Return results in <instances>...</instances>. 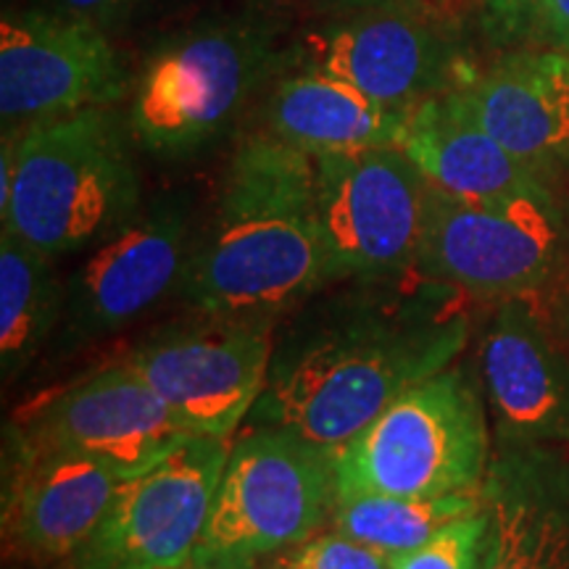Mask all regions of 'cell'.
I'll return each mask as SVG.
<instances>
[{
    "mask_svg": "<svg viewBox=\"0 0 569 569\" xmlns=\"http://www.w3.org/2000/svg\"><path fill=\"white\" fill-rule=\"evenodd\" d=\"M417 272L469 298H543L569 272L565 203H472L427 184Z\"/></svg>",
    "mask_w": 569,
    "mask_h": 569,
    "instance_id": "obj_7",
    "label": "cell"
},
{
    "mask_svg": "<svg viewBox=\"0 0 569 569\" xmlns=\"http://www.w3.org/2000/svg\"><path fill=\"white\" fill-rule=\"evenodd\" d=\"M401 148L432 188L461 201L561 203L557 190L482 130L451 92L411 111Z\"/></svg>",
    "mask_w": 569,
    "mask_h": 569,
    "instance_id": "obj_19",
    "label": "cell"
},
{
    "mask_svg": "<svg viewBox=\"0 0 569 569\" xmlns=\"http://www.w3.org/2000/svg\"><path fill=\"white\" fill-rule=\"evenodd\" d=\"M298 67L338 77L372 101L415 111L475 74L461 19L427 0L322 19L298 34Z\"/></svg>",
    "mask_w": 569,
    "mask_h": 569,
    "instance_id": "obj_8",
    "label": "cell"
},
{
    "mask_svg": "<svg viewBox=\"0 0 569 569\" xmlns=\"http://www.w3.org/2000/svg\"><path fill=\"white\" fill-rule=\"evenodd\" d=\"M411 111L382 106L338 77L296 67L269 84L264 132L309 156L401 148Z\"/></svg>",
    "mask_w": 569,
    "mask_h": 569,
    "instance_id": "obj_20",
    "label": "cell"
},
{
    "mask_svg": "<svg viewBox=\"0 0 569 569\" xmlns=\"http://www.w3.org/2000/svg\"><path fill=\"white\" fill-rule=\"evenodd\" d=\"M264 569H393L386 553L338 530H319L272 557Z\"/></svg>",
    "mask_w": 569,
    "mask_h": 569,
    "instance_id": "obj_25",
    "label": "cell"
},
{
    "mask_svg": "<svg viewBox=\"0 0 569 569\" xmlns=\"http://www.w3.org/2000/svg\"><path fill=\"white\" fill-rule=\"evenodd\" d=\"M336 501V453L280 427H251L230 443L190 567L253 569L325 530Z\"/></svg>",
    "mask_w": 569,
    "mask_h": 569,
    "instance_id": "obj_6",
    "label": "cell"
},
{
    "mask_svg": "<svg viewBox=\"0 0 569 569\" xmlns=\"http://www.w3.org/2000/svg\"><path fill=\"white\" fill-rule=\"evenodd\" d=\"M467 298L417 269L330 282L277 325L248 427L336 453L403 390L459 361L475 330Z\"/></svg>",
    "mask_w": 569,
    "mask_h": 569,
    "instance_id": "obj_1",
    "label": "cell"
},
{
    "mask_svg": "<svg viewBox=\"0 0 569 569\" xmlns=\"http://www.w3.org/2000/svg\"><path fill=\"white\" fill-rule=\"evenodd\" d=\"M543 303L546 315H549L553 330L561 338V343L567 346L569 351V272L561 277V280L553 284V288L543 298H538Z\"/></svg>",
    "mask_w": 569,
    "mask_h": 569,
    "instance_id": "obj_28",
    "label": "cell"
},
{
    "mask_svg": "<svg viewBox=\"0 0 569 569\" xmlns=\"http://www.w3.org/2000/svg\"><path fill=\"white\" fill-rule=\"evenodd\" d=\"M330 282L315 156L264 130L246 134L198 224L177 301L193 315L282 319Z\"/></svg>",
    "mask_w": 569,
    "mask_h": 569,
    "instance_id": "obj_2",
    "label": "cell"
},
{
    "mask_svg": "<svg viewBox=\"0 0 569 569\" xmlns=\"http://www.w3.org/2000/svg\"><path fill=\"white\" fill-rule=\"evenodd\" d=\"M277 317L193 315L127 348L124 361L193 436L230 440L267 386Z\"/></svg>",
    "mask_w": 569,
    "mask_h": 569,
    "instance_id": "obj_9",
    "label": "cell"
},
{
    "mask_svg": "<svg viewBox=\"0 0 569 569\" xmlns=\"http://www.w3.org/2000/svg\"><path fill=\"white\" fill-rule=\"evenodd\" d=\"M6 569H9V567H6ZM13 569H17V567H13Z\"/></svg>",
    "mask_w": 569,
    "mask_h": 569,
    "instance_id": "obj_32",
    "label": "cell"
},
{
    "mask_svg": "<svg viewBox=\"0 0 569 569\" xmlns=\"http://www.w3.org/2000/svg\"><path fill=\"white\" fill-rule=\"evenodd\" d=\"M480 509L478 493L453 496H388L348 493L338 496L330 528L359 540L369 549L401 557L427 543L448 522Z\"/></svg>",
    "mask_w": 569,
    "mask_h": 569,
    "instance_id": "obj_22",
    "label": "cell"
},
{
    "mask_svg": "<svg viewBox=\"0 0 569 569\" xmlns=\"http://www.w3.org/2000/svg\"><path fill=\"white\" fill-rule=\"evenodd\" d=\"M134 67L111 34L88 21L27 6L0 21L3 130L130 101Z\"/></svg>",
    "mask_w": 569,
    "mask_h": 569,
    "instance_id": "obj_12",
    "label": "cell"
},
{
    "mask_svg": "<svg viewBox=\"0 0 569 569\" xmlns=\"http://www.w3.org/2000/svg\"><path fill=\"white\" fill-rule=\"evenodd\" d=\"M230 440L193 436L119 490L88 546L61 569H188L209 525Z\"/></svg>",
    "mask_w": 569,
    "mask_h": 569,
    "instance_id": "obj_14",
    "label": "cell"
},
{
    "mask_svg": "<svg viewBox=\"0 0 569 569\" xmlns=\"http://www.w3.org/2000/svg\"><path fill=\"white\" fill-rule=\"evenodd\" d=\"M282 0H243L159 34L134 67L127 122L142 153L188 161L217 146L277 77L298 67Z\"/></svg>",
    "mask_w": 569,
    "mask_h": 569,
    "instance_id": "obj_3",
    "label": "cell"
},
{
    "mask_svg": "<svg viewBox=\"0 0 569 569\" xmlns=\"http://www.w3.org/2000/svg\"><path fill=\"white\" fill-rule=\"evenodd\" d=\"M198 234L188 190H167L142 203L130 222L84 251L67 277L59 343L63 353L117 336L180 293Z\"/></svg>",
    "mask_w": 569,
    "mask_h": 569,
    "instance_id": "obj_10",
    "label": "cell"
},
{
    "mask_svg": "<svg viewBox=\"0 0 569 569\" xmlns=\"http://www.w3.org/2000/svg\"><path fill=\"white\" fill-rule=\"evenodd\" d=\"M451 96L557 193L569 182V56L511 48Z\"/></svg>",
    "mask_w": 569,
    "mask_h": 569,
    "instance_id": "obj_17",
    "label": "cell"
},
{
    "mask_svg": "<svg viewBox=\"0 0 569 569\" xmlns=\"http://www.w3.org/2000/svg\"><path fill=\"white\" fill-rule=\"evenodd\" d=\"M427 3H432V6H436V9H440V11L451 13V17L465 19V13H467L469 9H472L475 3L480 6V0H427Z\"/></svg>",
    "mask_w": 569,
    "mask_h": 569,
    "instance_id": "obj_30",
    "label": "cell"
},
{
    "mask_svg": "<svg viewBox=\"0 0 569 569\" xmlns=\"http://www.w3.org/2000/svg\"><path fill=\"white\" fill-rule=\"evenodd\" d=\"M486 511L478 569H569V453L493 440L478 490Z\"/></svg>",
    "mask_w": 569,
    "mask_h": 569,
    "instance_id": "obj_18",
    "label": "cell"
},
{
    "mask_svg": "<svg viewBox=\"0 0 569 569\" xmlns=\"http://www.w3.org/2000/svg\"><path fill=\"white\" fill-rule=\"evenodd\" d=\"M17 132L13 184L0 209V230L61 259L101 243L140 211L138 142L127 113L101 106Z\"/></svg>",
    "mask_w": 569,
    "mask_h": 569,
    "instance_id": "obj_4",
    "label": "cell"
},
{
    "mask_svg": "<svg viewBox=\"0 0 569 569\" xmlns=\"http://www.w3.org/2000/svg\"><path fill=\"white\" fill-rule=\"evenodd\" d=\"M528 48H549L569 56V0H543Z\"/></svg>",
    "mask_w": 569,
    "mask_h": 569,
    "instance_id": "obj_27",
    "label": "cell"
},
{
    "mask_svg": "<svg viewBox=\"0 0 569 569\" xmlns=\"http://www.w3.org/2000/svg\"><path fill=\"white\" fill-rule=\"evenodd\" d=\"M482 538H486V511H478L448 522L419 549L390 559L393 569H478Z\"/></svg>",
    "mask_w": 569,
    "mask_h": 569,
    "instance_id": "obj_24",
    "label": "cell"
},
{
    "mask_svg": "<svg viewBox=\"0 0 569 569\" xmlns=\"http://www.w3.org/2000/svg\"><path fill=\"white\" fill-rule=\"evenodd\" d=\"M188 569H222V567H188Z\"/></svg>",
    "mask_w": 569,
    "mask_h": 569,
    "instance_id": "obj_31",
    "label": "cell"
},
{
    "mask_svg": "<svg viewBox=\"0 0 569 569\" xmlns=\"http://www.w3.org/2000/svg\"><path fill=\"white\" fill-rule=\"evenodd\" d=\"M124 478L82 453L3 451V551L27 567H67L96 536Z\"/></svg>",
    "mask_w": 569,
    "mask_h": 569,
    "instance_id": "obj_16",
    "label": "cell"
},
{
    "mask_svg": "<svg viewBox=\"0 0 569 569\" xmlns=\"http://www.w3.org/2000/svg\"><path fill=\"white\" fill-rule=\"evenodd\" d=\"M309 9L319 13V19H338L351 17V13L388 9V6L403 3V0H306Z\"/></svg>",
    "mask_w": 569,
    "mask_h": 569,
    "instance_id": "obj_29",
    "label": "cell"
},
{
    "mask_svg": "<svg viewBox=\"0 0 569 569\" xmlns=\"http://www.w3.org/2000/svg\"><path fill=\"white\" fill-rule=\"evenodd\" d=\"M184 0H34L32 6L63 13V17L88 21L113 40L148 30L174 11Z\"/></svg>",
    "mask_w": 569,
    "mask_h": 569,
    "instance_id": "obj_23",
    "label": "cell"
},
{
    "mask_svg": "<svg viewBox=\"0 0 569 569\" xmlns=\"http://www.w3.org/2000/svg\"><path fill=\"white\" fill-rule=\"evenodd\" d=\"M315 174L336 282L417 269L430 182L403 148L315 156Z\"/></svg>",
    "mask_w": 569,
    "mask_h": 569,
    "instance_id": "obj_13",
    "label": "cell"
},
{
    "mask_svg": "<svg viewBox=\"0 0 569 569\" xmlns=\"http://www.w3.org/2000/svg\"><path fill=\"white\" fill-rule=\"evenodd\" d=\"M188 438L193 432L148 382L124 361L111 359L13 411L3 451L21 457L82 453L134 478Z\"/></svg>",
    "mask_w": 569,
    "mask_h": 569,
    "instance_id": "obj_11",
    "label": "cell"
},
{
    "mask_svg": "<svg viewBox=\"0 0 569 569\" xmlns=\"http://www.w3.org/2000/svg\"><path fill=\"white\" fill-rule=\"evenodd\" d=\"M490 459L493 427L478 372L453 361L338 448V496L478 493Z\"/></svg>",
    "mask_w": 569,
    "mask_h": 569,
    "instance_id": "obj_5",
    "label": "cell"
},
{
    "mask_svg": "<svg viewBox=\"0 0 569 569\" xmlns=\"http://www.w3.org/2000/svg\"><path fill=\"white\" fill-rule=\"evenodd\" d=\"M51 256L0 230V377L3 386L17 382L42 348L56 340L67 280L56 272Z\"/></svg>",
    "mask_w": 569,
    "mask_h": 569,
    "instance_id": "obj_21",
    "label": "cell"
},
{
    "mask_svg": "<svg viewBox=\"0 0 569 569\" xmlns=\"http://www.w3.org/2000/svg\"><path fill=\"white\" fill-rule=\"evenodd\" d=\"M543 0H480V30L496 48H528Z\"/></svg>",
    "mask_w": 569,
    "mask_h": 569,
    "instance_id": "obj_26",
    "label": "cell"
},
{
    "mask_svg": "<svg viewBox=\"0 0 569 569\" xmlns=\"http://www.w3.org/2000/svg\"><path fill=\"white\" fill-rule=\"evenodd\" d=\"M475 372L493 440L569 443V351L538 298L490 303Z\"/></svg>",
    "mask_w": 569,
    "mask_h": 569,
    "instance_id": "obj_15",
    "label": "cell"
}]
</instances>
